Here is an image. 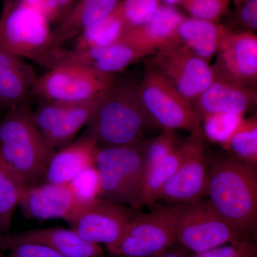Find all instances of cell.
Here are the masks:
<instances>
[{
    "instance_id": "1",
    "label": "cell",
    "mask_w": 257,
    "mask_h": 257,
    "mask_svg": "<svg viewBox=\"0 0 257 257\" xmlns=\"http://www.w3.org/2000/svg\"><path fill=\"white\" fill-rule=\"evenodd\" d=\"M204 195L219 215L243 234L256 231V167L229 153L209 157Z\"/></svg>"
},
{
    "instance_id": "2",
    "label": "cell",
    "mask_w": 257,
    "mask_h": 257,
    "mask_svg": "<svg viewBox=\"0 0 257 257\" xmlns=\"http://www.w3.org/2000/svg\"><path fill=\"white\" fill-rule=\"evenodd\" d=\"M155 127L140 98L138 84L116 82L96 107L83 135L100 147L130 146L143 143Z\"/></svg>"
},
{
    "instance_id": "3",
    "label": "cell",
    "mask_w": 257,
    "mask_h": 257,
    "mask_svg": "<svg viewBox=\"0 0 257 257\" xmlns=\"http://www.w3.org/2000/svg\"><path fill=\"white\" fill-rule=\"evenodd\" d=\"M62 46L41 13L19 0H3L0 49L50 69L65 62L68 50Z\"/></svg>"
},
{
    "instance_id": "4",
    "label": "cell",
    "mask_w": 257,
    "mask_h": 257,
    "mask_svg": "<svg viewBox=\"0 0 257 257\" xmlns=\"http://www.w3.org/2000/svg\"><path fill=\"white\" fill-rule=\"evenodd\" d=\"M54 153L34 122L28 103L7 111L0 120V154L25 188L42 183Z\"/></svg>"
},
{
    "instance_id": "5",
    "label": "cell",
    "mask_w": 257,
    "mask_h": 257,
    "mask_svg": "<svg viewBox=\"0 0 257 257\" xmlns=\"http://www.w3.org/2000/svg\"><path fill=\"white\" fill-rule=\"evenodd\" d=\"M146 141L119 147H99L95 167L99 181V199L139 209L145 172Z\"/></svg>"
},
{
    "instance_id": "6",
    "label": "cell",
    "mask_w": 257,
    "mask_h": 257,
    "mask_svg": "<svg viewBox=\"0 0 257 257\" xmlns=\"http://www.w3.org/2000/svg\"><path fill=\"white\" fill-rule=\"evenodd\" d=\"M182 206L158 207L146 214H138L108 251L116 257H155L172 247Z\"/></svg>"
},
{
    "instance_id": "7",
    "label": "cell",
    "mask_w": 257,
    "mask_h": 257,
    "mask_svg": "<svg viewBox=\"0 0 257 257\" xmlns=\"http://www.w3.org/2000/svg\"><path fill=\"white\" fill-rule=\"evenodd\" d=\"M116 82V74L66 62L38 77L32 96L44 101L79 104L104 94Z\"/></svg>"
},
{
    "instance_id": "8",
    "label": "cell",
    "mask_w": 257,
    "mask_h": 257,
    "mask_svg": "<svg viewBox=\"0 0 257 257\" xmlns=\"http://www.w3.org/2000/svg\"><path fill=\"white\" fill-rule=\"evenodd\" d=\"M138 89L147 114L157 127L185 130L190 134L202 131L192 103L147 62Z\"/></svg>"
},
{
    "instance_id": "9",
    "label": "cell",
    "mask_w": 257,
    "mask_h": 257,
    "mask_svg": "<svg viewBox=\"0 0 257 257\" xmlns=\"http://www.w3.org/2000/svg\"><path fill=\"white\" fill-rule=\"evenodd\" d=\"M202 199L183 204L177 221L176 241L194 253L233 242L243 236Z\"/></svg>"
},
{
    "instance_id": "10",
    "label": "cell",
    "mask_w": 257,
    "mask_h": 257,
    "mask_svg": "<svg viewBox=\"0 0 257 257\" xmlns=\"http://www.w3.org/2000/svg\"><path fill=\"white\" fill-rule=\"evenodd\" d=\"M150 57L147 62L192 104L214 79L209 63L182 42L162 47Z\"/></svg>"
},
{
    "instance_id": "11",
    "label": "cell",
    "mask_w": 257,
    "mask_h": 257,
    "mask_svg": "<svg viewBox=\"0 0 257 257\" xmlns=\"http://www.w3.org/2000/svg\"><path fill=\"white\" fill-rule=\"evenodd\" d=\"M138 214L133 208L97 198L79 208L67 223L82 239L109 248Z\"/></svg>"
},
{
    "instance_id": "12",
    "label": "cell",
    "mask_w": 257,
    "mask_h": 257,
    "mask_svg": "<svg viewBox=\"0 0 257 257\" xmlns=\"http://www.w3.org/2000/svg\"><path fill=\"white\" fill-rule=\"evenodd\" d=\"M203 131L190 134L185 139L183 160L165 184L158 200L171 205L186 204L202 199L207 181L209 155Z\"/></svg>"
},
{
    "instance_id": "13",
    "label": "cell",
    "mask_w": 257,
    "mask_h": 257,
    "mask_svg": "<svg viewBox=\"0 0 257 257\" xmlns=\"http://www.w3.org/2000/svg\"><path fill=\"white\" fill-rule=\"evenodd\" d=\"M213 71L212 82L193 103L199 119L215 114L243 116L252 110L256 105V89L243 85L214 69Z\"/></svg>"
},
{
    "instance_id": "14",
    "label": "cell",
    "mask_w": 257,
    "mask_h": 257,
    "mask_svg": "<svg viewBox=\"0 0 257 257\" xmlns=\"http://www.w3.org/2000/svg\"><path fill=\"white\" fill-rule=\"evenodd\" d=\"M216 55L213 69L246 87H256L257 37L255 33L232 30L221 40Z\"/></svg>"
},
{
    "instance_id": "15",
    "label": "cell",
    "mask_w": 257,
    "mask_h": 257,
    "mask_svg": "<svg viewBox=\"0 0 257 257\" xmlns=\"http://www.w3.org/2000/svg\"><path fill=\"white\" fill-rule=\"evenodd\" d=\"M27 219L70 220L82 207L76 200L69 184L42 183L24 191L19 202Z\"/></svg>"
},
{
    "instance_id": "16",
    "label": "cell",
    "mask_w": 257,
    "mask_h": 257,
    "mask_svg": "<svg viewBox=\"0 0 257 257\" xmlns=\"http://www.w3.org/2000/svg\"><path fill=\"white\" fill-rule=\"evenodd\" d=\"M45 245L63 257H105L101 245L82 239L72 229L51 227L0 235V253L18 243Z\"/></svg>"
},
{
    "instance_id": "17",
    "label": "cell",
    "mask_w": 257,
    "mask_h": 257,
    "mask_svg": "<svg viewBox=\"0 0 257 257\" xmlns=\"http://www.w3.org/2000/svg\"><path fill=\"white\" fill-rule=\"evenodd\" d=\"M184 18L175 6L162 5L147 23L126 32L119 42L133 47L145 57L152 56L162 47L181 42L178 28Z\"/></svg>"
},
{
    "instance_id": "18",
    "label": "cell",
    "mask_w": 257,
    "mask_h": 257,
    "mask_svg": "<svg viewBox=\"0 0 257 257\" xmlns=\"http://www.w3.org/2000/svg\"><path fill=\"white\" fill-rule=\"evenodd\" d=\"M38 77L25 60L0 49V109L28 103Z\"/></svg>"
},
{
    "instance_id": "19",
    "label": "cell",
    "mask_w": 257,
    "mask_h": 257,
    "mask_svg": "<svg viewBox=\"0 0 257 257\" xmlns=\"http://www.w3.org/2000/svg\"><path fill=\"white\" fill-rule=\"evenodd\" d=\"M99 145L93 139L82 135L57 150L51 157L42 183L68 184L83 170L95 166Z\"/></svg>"
},
{
    "instance_id": "20",
    "label": "cell",
    "mask_w": 257,
    "mask_h": 257,
    "mask_svg": "<svg viewBox=\"0 0 257 257\" xmlns=\"http://www.w3.org/2000/svg\"><path fill=\"white\" fill-rule=\"evenodd\" d=\"M145 57L133 47L122 42H117L102 48L85 50H68L66 62L87 66L104 72L116 74L128 66Z\"/></svg>"
},
{
    "instance_id": "21",
    "label": "cell",
    "mask_w": 257,
    "mask_h": 257,
    "mask_svg": "<svg viewBox=\"0 0 257 257\" xmlns=\"http://www.w3.org/2000/svg\"><path fill=\"white\" fill-rule=\"evenodd\" d=\"M119 0H75L53 32L61 45L73 40L85 29L110 14Z\"/></svg>"
},
{
    "instance_id": "22",
    "label": "cell",
    "mask_w": 257,
    "mask_h": 257,
    "mask_svg": "<svg viewBox=\"0 0 257 257\" xmlns=\"http://www.w3.org/2000/svg\"><path fill=\"white\" fill-rule=\"evenodd\" d=\"M231 31L232 29L219 23L185 17L179 25L178 36L194 55L209 63L222 39Z\"/></svg>"
},
{
    "instance_id": "23",
    "label": "cell",
    "mask_w": 257,
    "mask_h": 257,
    "mask_svg": "<svg viewBox=\"0 0 257 257\" xmlns=\"http://www.w3.org/2000/svg\"><path fill=\"white\" fill-rule=\"evenodd\" d=\"M107 92L91 100L71 106L59 124L44 138L49 148L56 152L72 143L76 135L87 124Z\"/></svg>"
},
{
    "instance_id": "24",
    "label": "cell",
    "mask_w": 257,
    "mask_h": 257,
    "mask_svg": "<svg viewBox=\"0 0 257 257\" xmlns=\"http://www.w3.org/2000/svg\"><path fill=\"white\" fill-rule=\"evenodd\" d=\"M186 147V140H184L179 143L168 156L145 172L139 197V209L152 207L158 201L165 184L175 173L183 160Z\"/></svg>"
},
{
    "instance_id": "25",
    "label": "cell",
    "mask_w": 257,
    "mask_h": 257,
    "mask_svg": "<svg viewBox=\"0 0 257 257\" xmlns=\"http://www.w3.org/2000/svg\"><path fill=\"white\" fill-rule=\"evenodd\" d=\"M126 32L124 20L116 8L107 16L85 29L76 37L74 50L102 48L119 42Z\"/></svg>"
},
{
    "instance_id": "26",
    "label": "cell",
    "mask_w": 257,
    "mask_h": 257,
    "mask_svg": "<svg viewBox=\"0 0 257 257\" xmlns=\"http://www.w3.org/2000/svg\"><path fill=\"white\" fill-rule=\"evenodd\" d=\"M25 184L0 154V235L10 232V226Z\"/></svg>"
},
{
    "instance_id": "27",
    "label": "cell",
    "mask_w": 257,
    "mask_h": 257,
    "mask_svg": "<svg viewBox=\"0 0 257 257\" xmlns=\"http://www.w3.org/2000/svg\"><path fill=\"white\" fill-rule=\"evenodd\" d=\"M231 156L248 165H257V116L243 119L224 146Z\"/></svg>"
},
{
    "instance_id": "28",
    "label": "cell",
    "mask_w": 257,
    "mask_h": 257,
    "mask_svg": "<svg viewBox=\"0 0 257 257\" xmlns=\"http://www.w3.org/2000/svg\"><path fill=\"white\" fill-rule=\"evenodd\" d=\"M162 5V0H119L116 8L124 20L126 32L147 23Z\"/></svg>"
},
{
    "instance_id": "29",
    "label": "cell",
    "mask_w": 257,
    "mask_h": 257,
    "mask_svg": "<svg viewBox=\"0 0 257 257\" xmlns=\"http://www.w3.org/2000/svg\"><path fill=\"white\" fill-rule=\"evenodd\" d=\"M243 119L237 114H215L207 115L201 119L204 137L223 147L229 141Z\"/></svg>"
},
{
    "instance_id": "30",
    "label": "cell",
    "mask_w": 257,
    "mask_h": 257,
    "mask_svg": "<svg viewBox=\"0 0 257 257\" xmlns=\"http://www.w3.org/2000/svg\"><path fill=\"white\" fill-rule=\"evenodd\" d=\"M73 104L59 101H44L36 110L32 111L34 122L43 138L55 128Z\"/></svg>"
},
{
    "instance_id": "31",
    "label": "cell",
    "mask_w": 257,
    "mask_h": 257,
    "mask_svg": "<svg viewBox=\"0 0 257 257\" xmlns=\"http://www.w3.org/2000/svg\"><path fill=\"white\" fill-rule=\"evenodd\" d=\"M179 142L175 131L162 130L160 135L145 145V172L155 167L173 151Z\"/></svg>"
},
{
    "instance_id": "32",
    "label": "cell",
    "mask_w": 257,
    "mask_h": 257,
    "mask_svg": "<svg viewBox=\"0 0 257 257\" xmlns=\"http://www.w3.org/2000/svg\"><path fill=\"white\" fill-rule=\"evenodd\" d=\"M68 184L81 206L99 198V176L95 166L83 170Z\"/></svg>"
},
{
    "instance_id": "33",
    "label": "cell",
    "mask_w": 257,
    "mask_h": 257,
    "mask_svg": "<svg viewBox=\"0 0 257 257\" xmlns=\"http://www.w3.org/2000/svg\"><path fill=\"white\" fill-rule=\"evenodd\" d=\"M232 0H182L180 4L191 18L218 23Z\"/></svg>"
},
{
    "instance_id": "34",
    "label": "cell",
    "mask_w": 257,
    "mask_h": 257,
    "mask_svg": "<svg viewBox=\"0 0 257 257\" xmlns=\"http://www.w3.org/2000/svg\"><path fill=\"white\" fill-rule=\"evenodd\" d=\"M256 246L249 240L239 239L207 251L194 253L191 257H254Z\"/></svg>"
},
{
    "instance_id": "35",
    "label": "cell",
    "mask_w": 257,
    "mask_h": 257,
    "mask_svg": "<svg viewBox=\"0 0 257 257\" xmlns=\"http://www.w3.org/2000/svg\"><path fill=\"white\" fill-rule=\"evenodd\" d=\"M41 13L50 23L60 21L75 0H19Z\"/></svg>"
},
{
    "instance_id": "36",
    "label": "cell",
    "mask_w": 257,
    "mask_h": 257,
    "mask_svg": "<svg viewBox=\"0 0 257 257\" xmlns=\"http://www.w3.org/2000/svg\"><path fill=\"white\" fill-rule=\"evenodd\" d=\"M235 8L234 23L242 28V31L254 33L257 30V0H242Z\"/></svg>"
},
{
    "instance_id": "37",
    "label": "cell",
    "mask_w": 257,
    "mask_h": 257,
    "mask_svg": "<svg viewBox=\"0 0 257 257\" xmlns=\"http://www.w3.org/2000/svg\"><path fill=\"white\" fill-rule=\"evenodd\" d=\"M6 257H63L45 245L36 243H22L8 250Z\"/></svg>"
},
{
    "instance_id": "38",
    "label": "cell",
    "mask_w": 257,
    "mask_h": 257,
    "mask_svg": "<svg viewBox=\"0 0 257 257\" xmlns=\"http://www.w3.org/2000/svg\"><path fill=\"white\" fill-rule=\"evenodd\" d=\"M184 248H175L173 246L167 248L155 257H189L184 251Z\"/></svg>"
},
{
    "instance_id": "39",
    "label": "cell",
    "mask_w": 257,
    "mask_h": 257,
    "mask_svg": "<svg viewBox=\"0 0 257 257\" xmlns=\"http://www.w3.org/2000/svg\"><path fill=\"white\" fill-rule=\"evenodd\" d=\"M162 2L165 5L175 7L176 5L180 4L181 0H162Z\"/></svg>"
},
{
    "instance_id": "40",
    "label": "cell",
    "mask_w": 257,
    "mask_h": 257,
    "mask_svg": "<svg viewBox=\"0 0 257 257\" xmlns=\"http://www.w3.org/2000/svg\"><path fill=\"white\" fill-rule=\"evenodd\" d=\"M241 1H242V0H232L233 3H234L235 6H236V5H239Z\"/></svg>"
},
{
    "instance_id": "41",
    "label": "cell",
    "mask_w": 257,
    "mask_h": 257,
    "mask_svg": "<svg viewBox=\"0 0 257 257\" xmlns=\"http://www.w3.org/2000/svg\"><path fill=\"white\" fill-rule=\"evenodd\" d=\"M0 257H2L1 256H0Z\"/></svg>"
},
{
    "instance_id": "42",
    "label": "cell",
    "mask_w": 257,
    "mask_h": 257,
    "mask_svg": "<svg viewBox=\"0 0 257 257\" xmlns=\"http://www.w3.org/2000/svg\"><path fill=\"white\" fill-rule=\"evenodd\" d=\"M181 1H182V0H181Z\"/></svg>"
}]
</instances>
